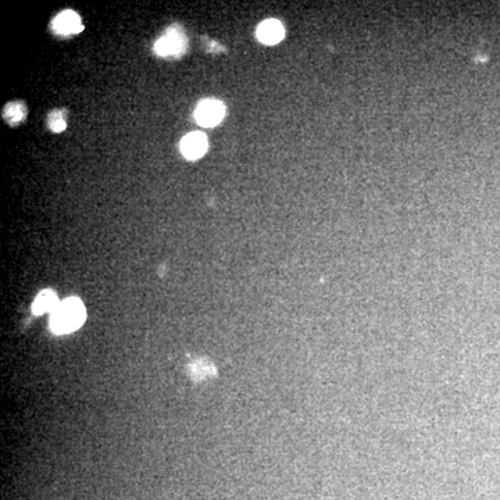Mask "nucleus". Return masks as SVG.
<instances>
[{
  "instance_id": "1",
  "label": "nucleus",
  "mask_w": 500,
  "mask_h": 500,
  "mask_svg": "<svg viewBox=\"0 0 500 500\" xmlns=\"http://www.w3.org/2000/svg\"><path fill=\"white\" fill-rule=\"evenodd\" d=\"M85 306L78 297H68L50 316V329L58 335L77 331L85 321Z\"/></svg>"
},
{
  "instance_id": "2",
  "label": "nucleus",
  "mask_w": 500,
  "mask_h": 500,
  "mask_svg": "<svg viewBox=\"0 0 500 500\" xmlns=\"http://www.w3.org/2000/svg\"><path fill=\"white\" fill-rule=\"evenodd\" d=\"M155 53L160 58H181L188 49V38L184 28L171 25L155 43Z\"/></svg>"
},
{
  "instance_id": "3",
  "label": "nucleus",
  "mask_w": 500,
  "mask_h": 500,
  "mask_svg": "<svg viewBox=\"0 0 500 500\" xmlns=\"http://www.w3.org/2000/svg\"><path fill=\"white\" fill-rule=\"evenodd\" d=\"M225 114V108L216 99H206L200 102L195 110V120L200 127H214L221 123Z\"/></svg>"
},
{
  "instance_id": "4",
  "label": "nucleus",
  "mask_w": 500,
  "mask_h": 500,
  "mask_svg": "<svg viewBox=\"0 0 500 500\" xmlns=\"http://www.w3.org/2000/svg\"><path fill=\"white\" fill-rule=\"evenodd\" d=\"M209 147V142L205 134L192 132L181 140V153L188 160H196L202 158Z\"/></svg>"
},
{
  "instance_id": "5",
  "label": "nucleus",
  "mask_w": 500,
  "mask_h": 500,
  "mask_svg": "<svg viewBox=\"0 0 500 500\" xmlns=\"http://www.w3.org/2000/svg\"><path fill=\"white\" fill-rule=\"evenodd\" d=\"M82 23L79 16L73 10H66L58 14L52 23V29L60 36L75 35L82 31Z\"/></svg>"
},
{
  "instance_id": "6",
  "label": "nucleus",
  "mask_w": 500,
  "mask_h": 500,
  "mask_svg": "<svg viewBox=\"0 0 500 500\" xmlns=\"http://www.w3.org/2000/svg\"><path fill=\"white\" fill-rule=\"evenodd\" d=\"M285 35L284 25L278 20H266L263 21L256 31L258 39L264 45H275Z\"/></svg>"
},
{
  "instance_id": "7",
  "label": "nucleus",
  "mask_w": 500,
  "mask_h": 500,
  "mask_svg": "<svg viewBox=\"0 0 500 500\" xmlns=\"http://www.w3.org/2000/svg\"><path fill=\"white\" fill-rule=\"evenodd\" d=\"M62 302L58 297V293L52 289H45L39 292V295L35 297L32 303V313L36 316L50 313L52 314Z\"/></svg>"
},
{
  "instance_id": "8",
  "label": "nucleus",
  "mask_w": 500,
  "mask_h": 500,
  "mask_svg": "<svg viewBox=\"0 0 500 500\" xmlns=\"http://www.w3.org/2000/svg\"><path fill=\"white\" fill-rule=\"evenodd\" d=\"M188 373L193 381H205L217 375L216 366L208 359H197L188 366Z\"/></svg>"
},
{
  "instance_id": "9",
  "label": "nucleus",
  "mask_w": 500,
  "mask_h": 500,
  "mask_svg": "<svg viewBox=\"0 0 500 500\" xmlns=\"http://www.w3.org/2000/svg\"><path fill=\"white\" fill-rule=\"evenodd\" d=\"M27 113V106L23 102H10L3 109V120L9 125L16 127L25 120Z\"/></svg>"
},
{
  "instance_id": "10",
  "label": "nucleus",
  "mask_w": 500,
  "mask_h": 500,
  "mask_svg": "<svg viewBox=\"0 0 500 500\" xmlns=\"http://www.w3.org/2000/svg\"><path fill=\"white\" fill-rule=\"evenodd\" d=\"M47 127L53 132H63L67 127V112L64 109H55L47 116Z\"/></svg>"
}]
</instances>
